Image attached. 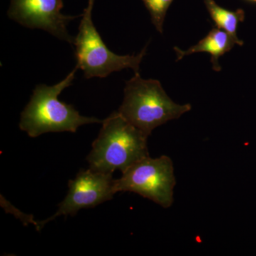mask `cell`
I'll return each mask as SVG.
<instances>
[{
	"mask_svg": "<svg viewBox=\"0 0 256 256\" xmlns=\"http://www.w3.org/2000/svg\"><path fill=\"white\" fill-rule=\"evenodd\" d=\"M98 136L87 156L94 171L114 174L124 172L134 163L149 156L148 136L127 120L118 111L102 122Z\"/></svg>",
	"mask_w": 256,
	"mask_h": 256,
	"instance_id": "1",
	"label": "cell"
},
{
	"mask_svg": "<svg viewBox=\"0 0 256 256\" xmlns=\"http://www.w3.org/2000/svg\"><path fill=\"white\" fill-rule=\"evenodd\" d=\"M75 68L62 82L48 86H36L31 99L21 114L20 128L31 138L47 132H76L84 124H100L94 117L80 116L72 105L62 102L58 96L64 89L73 84Z\"/></svg>",
	"mask_w": 256,
	"mask_h": 256,
	"instance_id": "2",
	"label": "cell"
},
{
	"mask_svg": "<svg viewBox=\"0 0 256 256\" xmlns=\"http://www.w3.org/2000/svg\"><path fill=\"white\" fill-rule=\"evenodd\" d=\"M191 109L190 104L180 105L172 100L159 80H146L136 73L126 82L124 99L118 112L149 136L156 128L180 118Z\"/></svg>",
	"mask_w": 256,
	"mask_h": 256,
	"instance_id": "3",
	"label": "cell"
},
{
	"mask_svg": "<svg viewBox=\"0 0 256 256\" xmlns=\"http://www.w3.org/2000/svg\"><path fill=\"white\" fill-rule=\"evenodd\" d=\"M92 8L87 6L82 14L78 35L75 40L76 68L86 78H106L112 72L132 68L139 73L140 65L146 54V46L138 55L116 54L102 41L92 20Z\"/></svg>",
	"mask_w": 256,
	"mask_h": 256,
	"instance_id": "4",
	"label": "cell"
},
{
	"mask_svg": "<svg viewBox=\"0 0 256 256\" xmlns=\"http://www.w3.org/2000/svg\"><path fill=\"white\" fill-rule=\"evenodd\" d=\"M176 185L174 168L170 156L158 158L146 156L140 160L114 180V190L130 192L148 198L164 208H170L174 202Z\"/></svg>",
	"mask_w": 256,
	"mask_h": 256,
	"instance_id": "5",
	"label": "cell"
},
{
	"mask_svg": "<svg viewBox=\"0 0 256 256\" xmlns=\"http://www.w3.org/2000/svg\"><path fill=\"white\" fill-rule=\"evenodd\" d=\"M112 174L94 171L89 168L80 170L76 178L68 182V192L65 198L58 204L54 214L42 222H36L38 230L50 220L60 216H74L82 208H94L111 200L116 192Z\"/></svg>",
	"mask_w": 256,
	"mask_h": 256,
	"instance_id": "6",
	"label": "cell"
},
{
	"mask_svg": "<svg viewBox=\"0 0 256 256\" xmlns=\"http://www.w3.org/2000/svg\"><path fill=\"white\" fill-rule=\"evenodd\" d=\"M63 0H11L8 16L26 28H40L62 41L75 44L67 26L78 16L62 14Z\"/></svg>",
	"mask_w": 256,
	"mask_h": 256,
	"instance_id": "7",
	"label": "cell"
},
{
	"mask_svg": "<svg viewBox=\"0 0 256 256\" xmlns=\"http://www.w3.org/2000/svg\"><path fill=\"white\" fill-rule=\"evenodd\" d=\"M238 44V42L230 36L229 34L220 28H214L207 34V36L200 41L197 44L190 47L186 50H183L174 47V50L178 55V60H182L186 56L200 52H206L212 55V65L214 70L220 72V68L218 64V58L233 48L234 45Z\"/></svg>",
	"mask_w": 256,
	"mask_h": 256,
	"instance_id": "8",
	"label": "cell"
},
{
	"mask_svg": "<svg viewBox=\"0 0 256 256\" xmlns=\"http://www.w3.org/2000/svg\"><path fill=\"white\" fill-rule=\"evenodd\" d=\"M204 2L217 28L226 32L238 42L240 46H242L244 42L239 40L236 31L238 23L244 22L245 18L244 10L239 9L235 12L229 11L218 6L214 0H204Z\"/></svg>",
	"mask_w": 256,
	"mask_h": 256,
	"instance_id": "9",
	"label": "cell"
},
{
	"mask_svg": "<svg viewBox=\"0 0 256 256\" xmlns=\"http://www.w3.org/2000/svg\"><path fill=\"white\" fill-rule=\"evenodd\" d=\"M142 2L149 11L152 22L158 32L162 33L165 16L173 0H142Z\"/></svg>",
	"mask_w": 256,
	"mask_h": 256,
	"instance_id": "10",
	"label": "cell"
},
{
	"mask_svg": "<svg viewBox=\"0 0 256 256\" xmlns=\"http://www.w3.org/2000/svg\"><path fill=\"white\" fill-rule=\"evenodd\" d=\"M94 2H95V0H88V6L90 8H94Z\"/></svg>",
	"mask_w": 256,
	"mask_h": 256,
	"instance_id": "11",
	"label": "cell"
},
{
	"mask_svg": "<svg viewBox=\"0 0 256 256\" xmlns=\"http://www.w3.org/2000/svg\"><path fill=\"white\" fill-rule=\"evenodd\" d=\"M248 1L256 3V0H248Z\"/></svg>",
	"mask_w": 256,
	"mask_h": 256,
	"instance_id": "12",
	"label": "cell"
}]
</instances>
